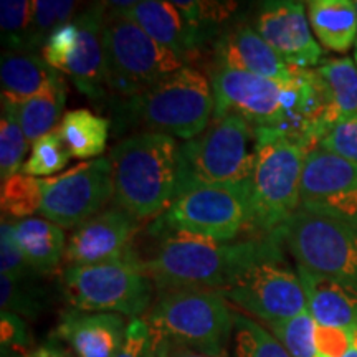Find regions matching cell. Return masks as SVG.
I'll list each match as a JSON object with an SVG mask.
<instances>
[{"label": "cell", "instance_id": "obj_25", "mask_svg": "<svg viewBox=\"0 0 357 357\" xmlns=\"http://www.w3.org/2000/svg\"><path fill=\"white\" fill-rule=\"evenodd\" d=\"M109 119L93 113L86 108H78L65 113L58 126V134L75 159H91L105 153L108 142Z\"/></svg>", "mask_w": 357, "mask_h": 357}, {"label": "cell", "instance_id": "obj_17", "mask_svg": "<svg viewBox=\"0 0 357 357\" xmlns=\"http://www.w3.org/2000/svg\"><path fill=\"white\" fill-rule=\"evenodd\" d=\"M128 324L116 312L70 307L60 314L55 334L78 357H116L126 339Z\"/></svg>", "mask_w": 357, "mask_h": 357}, {"label": "cell", "instance_id": "obj_15", "mask_svg": "<svg viewBox=\"0 0 357 357\" xmlns=\"http://www.w3.org/2000/svg\"><path fill=\"white\" fill-rule=\"evenodd\" d=\"M137 222L118 205L105 208L73 229L66 242V266L98 265L134 255Z\"/></svg>", "mask_w": 357, "mask_h": 357}, {"label": "cell", "instance_id": "obj_34", "mask_svg": "<svg viewBox=\"0 0 357 357\" xmlns=\"http://www.w3.org/2000/svg\"><path fill=\"white\" fill-rule=\"evenodd\" d=\"M0 307L20 318H37L45 307V293L32 284H25V281L0 275Z\"/></svg>", "mask_w": 357, "mask_h": 357}, {"label": "cell", "instance_id": "obj_21", "mask_svg": "<svg viewBox=\"0 0 357 357\" xmlns=\"http://www.w3.org/2000/svg\"><path fill=\"white\" fill-rule=\"evenodd\" d=\"M296 271L306 294L307 311L316 324L321 328L356 331L357 291L303 266L296 265Z\"/></svg>", "mask_w": 357, "mask_h": 357}, {"label": "cell", "instance_id": "obj_38", "mask_svg": "<svg viewBox=\"0 0 357 357\" xmlns=\"http://www.w3.org/2000/svg\"><path fill=\"white\" fill-rule=\"evenodd\" d=\"M0 329H2V349L20 351L26 346L29 336H26V326L19 314L2 311L0 314Z\"/></svg>", "mask_w": 357, "mask_h": 357}, {"label": "cell", "instance_id": "obj_39", "mask_svg": "<svg viewBox=\"0 0 357 357\" xmlns=\"http://www.w3.org/2000/svg\"><path fill=\"white\" fill-rule=\"evenodd\" d=\"M236 2H197V24L199 29L202 30L211 29L212 25L220 24V22L230 19L231 13L236 10Z\"/></svg>", "mask_w": 357, "mask_h": 357}, {"label": "cell", "instance_id": "obj_4", "mask_svg": "<svg viewBox=\"0 0 357 357\" xmlns=\"http://www.w3.org/2000/svg\"><path fill=\"white\" fill-rule=\"evenodd\" d=\"M258 147L257 131L243 118L212 119L200 136L178 144L177 195L194 187L250 181Z\"/></svg>", "mask_w": 357, "mask_h": 357}, {"label": "cell", "instance_id": "obj_2", "mask_svg": "<svg viewBox=\"0 0 357 357\" xmlns=\"http://www.w3.org/2000/svg\"><path fill=\"white\" fill-rule=\"evenodd\" d=\"M114 205L137 222L160 217L177 197L178 144L167 134L136 132L108 155Z\"/></svg>", "mask_w": 357, "mask_h": 357}, {"label": "cell", "instance_id": "obj_40", "mask_svg": "<svg viewBox=\"0 0 357 357\" xmlns=\"http://www.w3.org/2000/svg\"><path fill=\"white\" fill-rule=\"evenodd\" d=\"M151 326V324H149ZM172 341L160 329L151 326V337L142 357H171Z\"/></svg>", "mask_w": 357, "mask_h": 357}, {"label": "cell", "instance_id": "obj_18", "mask_svg": "<svg viewBox=\"0 0 357 357\" xmlns=\"http://www.w3.org/2000/svg\"><path fill=\"white\" fill-rule=\"evenodd\" d=\"M213 68L238 70L276 82H291L301 70L284 63L257 30L245 24L218 38Z\"/></svg>", "mask_w": 357, "mask_h": 357}, {"label": "cell", "instance_id": "obj_31", "mask_svg": "<svg viewBox=\"0 0 357 357\" xmlns=\"http://www.w3.org/2000/svg\"><path fill=\"white\" fill-rule=\"evenodd\" d=\"M33 8L29 0H2L0 2V30L7 52L30 53Z\"/></svg>", "mask_w": 357, "mask_h": 357}, {"label": "cell", "instance_id": "obj_24", "mask_svg": "<svg viewBox=\"0 0 357 357\" xmlns=\"http://www.w3.org/2000/svg\"><path fill=\"white\" fill-rule=\"evenodd\" d=\"M312 32L328 50L346 53L357 40V2L352 0H312L307 2Z\"/></svg>", "mask_w": 357, "mask_h": 357}, {"label": "cell", "instance_id": "obj_29", "mask_svg": "<svg viewBox=\"0 0 357 357\" xmlns=\"http://www.w3.org/2000/svg\"><path fill=\"white\" fill-rule=\"evenodd\" d=\"M231 347L234 357H291L265 326L242 312H235Z\"/></svg>", "mask_w": 357, "mask_h": 357}, {"label": "cell", "instance_id": "obj_16", "mask_svg": "<svg viewBox=\"0 0 357 357\" xmlns=\"http://www.w3.org/2000/svg\"><path fill=\"white\" fill-rule=\"evenodd\" d=\"M257 33L284 63L307 70L323 58V48L311 33L306 7L291 0H273L260 7L255 19Z\"/></svg>", "mask_w": 357, "mask_h": 357}, {"label": "cell", "instance_id": "obj_33", "mask_svg": "<svg viewBox=\"0 0 357 357\" xmlns=\"http://www.w3.org/2000/svg\"><path fill=\"white\" fill-rule=\"evenodd\" d=\"M33 19H32V35H30V53L43 50L45 43L50 35L60 29L61 25L68 24L77 12L78 3L71 0H33Z\"/></svg>", "mask_w": 357, "mask_h": 357}, {"label": "cell", "instance_id": "obj_43", "mask_svg": "<svg viewBox=\"0 0 357 357\" xmlns=\"http://www.w3.org/2000/svg\"><path fill=\"white\" fill-rule=\"evenodd\" d=\"M336 357H357V329L356 331H352L351 341H349V344H347L346 349Z\"/></svg>", "mask_w": 357, "mask_h": 357}, {"label": "cell", "instance_id": "obj_8", "mask_svg": "<svg viewBox=\"0 0 357 357\" xmlns=\"http://www.w3.org/2000/svg\"><path fill=\"white\" fill-rule=\"evenodd\" d=\"M63 294L71 307L144 318L153 306L154 283L131 255L98 265L66 266L61 275Z\"/></svg>", "mask_w": 357, "mask_h": 357}, {"label": "cell", "instance_id": "obj_5", "mask_svg": "<svg viewBox=\"0 0 357 357\" xmlns=\"http://www.w3.org/2000/svg\"><path fill=\"white\" fill-rule=\"evenodd\" d=\"M147 323L171 339L172 344L207 356H229L235 312L217 289L159 291L144 316Z\"/></svg>", "mask_w": 357, "mask_h": 357}, {"label": "cell", "instance_id": "obj_30", "mask_svg": "<svg viewBox=\"0 0 357 357\" xmlns=\"http://www.w3.org/2000/svg\"><path fill=\"white\" fill-rule=\"evenodd\" d=\"M265 328L291 357H318V324L307 310L291 319L266 324Z\"/></svg>", "mask_w": 357, "mask_h": 357}, {"label": "cell", "instance_id": "obj_6", "mask_svg": "<svg viewBox=\"0 0 357 357\" xmlns=\"http://www.w3.org/2000/svg\"><path fill=\"white\" fill-rule=\"evenodd\" d=\"M310 149L287 136L260 141L255 167L250 178L253 236H266L301 208V176Z\"/></svg>", "mask_w": 357, "mask_h": 357}, {"label": "cell", "instance_id": "obj_19", "mask_svg": "<svg viewBox=\"0 0 357 357\" xmlns=\"http://www.w3.org/2000/svg\"><path fill=\"white\" fill-rule=\"evenodd\" d=\"M113 10L121 12L124 17L132 20L151 38L176 53L185 65L197 55L202 33L192 29L172 2L142 0V2H132V6L128 8H113Z\"/></svg>", "mask_w": 357, "mask_h": 357}, {"label": "cell", "instance_id": "obj_11", "mask_svg": "<svg viewBox=\"0 0 357 357\" xmlns=\"http://www.w3.org/2000/svg\"><path fill=\"white\" fill-rule=\"evenodd\" d=\"M298 266L357 291V229L298 211L280 230Z\"/></svg>", "mask_w": 357, "mask_h": 357}, {"label": "cell", "instance_id": "obj_41", "mask_svg": "<svg viewBox=\"0 0 357 357\" xmlns=\"http://www.w3.org/2000/svg\"><path fill=\"white\" fill-rule=\"evenodd\" d=\"M29 357H73L68 351L65 349L63 346H60L56 342V339H52V341L45 342V344L38 346L37 349L26 354Z\"/></svg>", "mask_w": 357, "mask_h": 357}, {"label": "cell", "instance_id": "obj_3", "mask_svg": "<svg viewBox=\"0 0 357 357\" xmlns=\"http://www.w3.org/2000/svg\"><path fill=\"white\" fill-rule=\"evenodd\" d=\"M215 111L212 83L204 73L184 66L177 73L116 102V128H137L190 141L207 129Z\"/></svg>", "mask_w": 357, "mask_h": 357}, {"label": "cell", "instance_id": "obj_20", "mask_svg": "<svg viewBox=\"0 0 357 357\" xmlns=\"http://www.w3.org/2000/svg\"><path fill=\"white\" fill-rule=\"evenodd\" d=\"M319 79L323 111L316 124V147L334 126L357 114V65L352 58H337L314 70Z\"/></svg>", "mask_w": 357, "mask_h": 357}, {"label": "cell", "instance_id": "obj_37", "mask_svg": "<svg viewBox=\"0 0 357 357\" xmlns=\"http://www.w3.org/2000/svg\"><path fill=\"white\" fill-rule=\"evenodd\" d=\"M151 337V326L146 318L131 319L128 324L126 339L116 357H142Z\"/></svg>", "mask_w": 357, "mask_h": 357}, {"label": "cell", "instance_id": "obj_32", "mask_svg": "<svg viewBox=\"0 0 357 357\" xmlns=\"http://www.w3.org/2000/svg\"><path fill=\"white\" fill-rule=\"evenodd\" d=\"M71 159L70 151L61 141L58 131L45 134L32 144L30 158L25 160L22 172L37 178H48L61 172Z\"/></svg>", "mask_w": 357, "mask_h": 357}, {"label": "cell", "instance_id": "obj_12", "mask_svg": "<svg viewBox=\"0 0 357 357\" xmlns=\"http://www.w3.org/2000/svg\"><path fill=\"white\" fill-rule=\"evenodd\" d=\"M222 293L230 305L265 326L291 319L307 310L300 276L283 255L250 266Z\"/></svg>", "mask_w": 357, "mask_h": 357}, {"label": "cell", "instance_id": "obj_14", "mask_svg": "<svg viewBox=\"0 0 357 357\" xmlns=\"http://www.w3.org/2000/svg\"><path fill=\"white\" fill-rule=\"evenodd\" d=\"M301 211L357 229V164L314 147L301 176Z\"/></svg>", "mask_w": 357, "mask_h": 357}, {"label": "cell", "instance_id": "obj_9", "mask_svg": "<svg viewBox=\"0 0 357 357\" xmlns=\"http://www.w3.org/2000/svg\"><path fill=\"white\" fill-rule=\"evenodd\" d=\"M250 181L240 184L194 187L178 194L158 218L162 231L185 234L213 242H230L252 230Z\"/></svg>", "mask_w": 357, "mask_h": 357}, {"label": "cell", "instance_id": "obj_44", "mask_svg": "<svg viewBox=\"0 0 357 357\" xmlns=\"http://www.w3.org/2000/svg\"><path fill=\"white\" fill-rule=\"evenodd\" d=\"M2 357H29L20 351H12V349H2Z\"/></svg>", "mask_w": 357, "mask_h": 357}, {"label": "cell", "instance_id": "obj_23", "mask_svg": "<svg viewBox=\"0 0 357 357\" xmlns=\"http://www.w3.org/2000/svg\"><path fill=\"white\" fill-rule=\"evenodd\" d=\"M15 242L37 275L53 273L63 261L66 250L65 229L47 218L30 217L13 222Z\"/></svg>", "mask_w": 357, "mask_h": 357}, {"label": "cell", "instance_id": "obj_36", "mask_svg": "<svg viewBox=\"0 0 357 357\" xmlns=\"http://www.w3.org/2000/svg\"><path fill=\"white\" fill-rule=\"evenodd\" d=\"M318 147L357 164V114L334 126Z\"/></svg>", "mask_w": 357, "mask_h": 357}, {"label": "cell", "instance_id": "obj_28", "mask_svg": "<svg viewBox=\"0 0 357 357\" xmlns=\"http://www.w3.org/2000/svg\"><path fill=\"white\" fill-rule=\"evenodd\" d=\"M26 153H29V141L17 118V105L2 100V118H0V177H2V182L22 172Z\"/></svg>", "mask_w": 357, "mask_h": 357}, {"label": "cell", "instance_id": "obj_1", "mask_svg": "<svg viewBox=\"0 0 357 357\" xmlns=\"http://www.w3.org/2000/svg\"><path fill=\"white\" fill-rule=\"evenodd\" d=\"M281 231L220 243L185 234H172L160 242L154 255L142 260V270L159 291L217 289L222 291L245 270L268 258L283 255Z\"/></svg>", "mask_w": 357, "mask_h": 357}, {"label": "cell", "instance_id": "obj_45", "mask_svg": "<svg viewBox=\"0 0 357 357\" xmlns=\"http://www.w3.org/2000/svg\"><path fill=\"white\" fill-rule=\"evenodd\" d=\"M354 61H356V65H357V40H356V53H354Z\"/></svg>", "mask_w": 357, "mask_h": 357}, {"label": "cell", "instance_id": "obj_22", "mask_svg": "<svg viewBox=\"0 0 357 357\" xmlns=\"http://www.w3.org/2000/svg\"><path fill=\"white\" fill-rule=\"evenodd\" d=\"M63 78L37 53L6 52L0 61L2 100L19 106Z\"/></svg>", "mask_w": 357, "mask_h": 357}, {"label": "cell", "instance_id": "obj_7", "mask_svg": "<svg viewBox=\"0 0 357 357\" xmlns=\"http://www.w3.org/2000/svg\"><path fill=\"white\" fill-rule=\"evenodd\" d=\"M102 45L108 65V93L116 102L139 95L187 66L176 53L109 7L102 25Z\"/></svg>", "mask_w": 357, "mask_h": 357}, {"label": "cell", "instance_id": "obj_35", "mask_svg": "<svg viewBox=\"0 0 357 357\" xmlns=\"http://www.w3.org/2000/svg\"><path fill=\"white\" fill-rule=\"evenodd\" d=\"M0 271L17 281H25L37 275L15 242L13 222L6 217H2L0 223Z\"/></svg>", "mask_w": 357, "mask_h": 357}, {"label": "cell", "instance_id": "obj_10", "mask_svg": "<svg viewBox=\"0 0 357 357\" xmlns=\"http://www.w3.org/2000/svg\"><path fill=\"white\" fill-rule=\"evenodd\" d=\"M106 2L93 3L68 24L56 29L47 43L42 56L52 68L66 73L75 86L95 105L108 101V65H106L102 25Z\"/></svg>", "mask_w": 357, "mask_h": 357}, {"label": "cell", "instance_id": "obj_26", "mask_svg": "<svg viewBox=\"0 0 357 357\" xmlns=\"http://www.w3.org/2000/svg\"><path fill=\"white\" fill-rule=\"evenodd\" d=\"M66 83L63 78L17 106V118L26 141L33 142L45 134L56 131L65 116Z\"/></svg>", "mask_w": 357, "mask_h": 357}, {"label": "cell", "instance_id": "obj_42", "mask_svg": "<svg viewBox=\"0 0 357 357\" xmlns=\"http://www.w3.org/2000/svg\"><path fill=\"white\" fill-rule=\"evenodd\" d=\"M171 357H229V356H207V354H200V352L189 351V349H185V347L172 344Z\"/></svg>", "mask_w": 357, "mask_h": 357}, {"label": "cell", "instance_id": "obj_13", "mask_svg": "<svg viewBox=\"0 0 357 357\" xmlns=\"http://www.w3.org/2000/svg\"><path fill=\"white\" fill-rule=\"evenodd\" d=\"M113 199V177L108 155L77 164L58 176L43 178L40 215L61 229H77L105 211Z\"/></svg>", "mask_w": 357, "mask_h": 357}, {"label": "cell", "instance_id": "obj_27", "mask_svg": "<svg viewBox=\"0 0 357 357\" xmlns=\"http://www.w3.org/2000/svg\"><path fill=\"white\" fill-rule=\"evenodd\" d=\"M43 178L26 176L24 172L15 174L2 182L0 205L3 217L24 220L42 211Z\"/></svg>", "mask_w": 357, "mask_h": 357}]
</instances>
